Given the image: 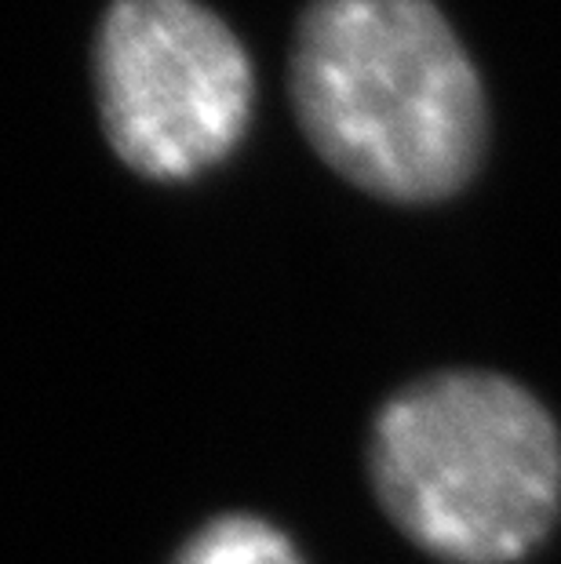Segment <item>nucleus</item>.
Returning <instances> with one entry per match:
<instances>
[{
    "label": "nucleus",
    "instance_id": "obj_2",
    "mask_svg": "<svg viewBox=\"0 0 561 564\" xmlns=\"http://www.w3.org/2000/svg\"><path fill=\"white\" fill-rule=\"evenodd\" d=\"M368 470L387 518L449 564H518L561 513V430L499 371H438L393 393Z\"/></svg>",
    "mask_w": 561,
    "mask_h": 564
},
{
    "label": "nucleus",
    "instance_id": "obj_3",
    "mask_svg": "<svg viewBox=\"0 0 561 564\" xmlns=\"http://www.w3.org/2000/svg\"><path fill=\"white\" fill-rule=\"evenodd\" d=\"M91 74L106 142L153 183L205 175L252 121V58L201 0H114L95 30Z\"/></svg>",
    "mask_w": 561,
    "mask_h": 564
},
{
    "label": "nucleus",
    "instance_id": "obj_1",
    "mask_svg": "<svg viewBox=\"0 0 561 564\" xmlns=\"http://www.w3.org/2000/svg\"><path fill=\"white\" fill-rule=\"evenodd\" d=\"M289 91L317 158L379 200H445L482 164L485 88L434 0H310Z\"/></svg>",
    "mask_w": 561,
    "mask_h": 564
},
{
    "label": "nucleus",
    "instance_id": "obj_4",
    "mask_svg": "<svg viewBox=\"0 0 561 564\" xmlns=\"http://www.w3.org/2000/svg\"><path fill=\"white\" fill-rule=\"evenodd\" d=\"M172 564H306L278 524L256 513H223L186 539Z\"/></svg>",
    "mask_w": 561,
    "mask_h": 564
}]
</instances>
